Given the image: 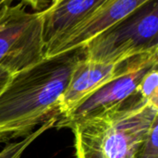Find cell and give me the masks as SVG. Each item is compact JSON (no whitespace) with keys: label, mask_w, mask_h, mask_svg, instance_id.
I'll return each instance as SVG.
<instances>
[{"label":"cell","mask_w":158,"mask_h":158,"mask_svg":"<svg viewBox=\"0 0 158 158\" xmlns=\"http://www.w3.org/2000/svg\"><path fill=\"white\" fill-rule=\"evenodd\" d=\"M12 75L13 74H11L8 71L0 68V94L3 91V89L6 87V85L7 84V82L10 80Z\"/></svg>","instance_id":"11"},{"label":"cell","mask_w":158,"mask_h":158,"mask_svg":"<svg viewBox=\"0 0 158 158\" xmlns=\"http://www.w3.org/2000/svg\"><path fill=\"white\" fill-rule=\"evenodd\" d=\"M45 41L42 11H27L23 3L0 14V68L15 74L43 60Z\"/></svg>","instance_id":"5"},{"label":"cell","mask_w":158,"mask_h":158,"mask_svg":"<svg viewBox=\"0 0 158 158\" xmlns=\"http://www.w3.org/2000/svg\"><path fill=\"white\" fill-rule=\"evenodd\" d=\"M29 4L36 11H44L51 5L52 0H22Z\"/></svg>","instance_id":"10"},{"label":"cell","mask_w":158,"mask_h":158,"mask_svg":"<svg viewBox=\"0 0 158 158\" xmlns=\"http://www.w3.org/2000/svg\"><path fill=\"white\" fill-rule=\"evenodd\" d=\"M149 0H107L86 19L44 51L50 57L85 45L92 38L126 18Z\"/></svg>","instance_id":"6"},{"label":"cell","mask_w":158,"mask_h":158,"mask_svg":"<svg viewBox=\"0 0 158 158\" xmlns=\"http://www.w3.org/2000/svg\"><path fill=\"white\" fill-rule=\"evenodd\" d=\"M84 56L82 46L13 74L0 94V137L28 133L56 110L75 65Z\"/></svg>","instance_id":"1"},{"label":"cell","mask_w":158,"mask_h":158,"mask_svg":"<svg viewBox=\"0 0 158 158\" xmlns=\"http://www.w3.org/2000/svg\"><path fill=\"white\" fill-rule=\"evenodd\" d=\"M158 66V51L132 56L129 65L118 75L100 86L69 115L56 121L58 127L69 128L85 119L111 111L139 108L151 101L141 90L143 76Z\"/></svg>","instance_id":"4"},{"label":"cell","mask_w":158,"mask_h":158,"mask_svg":"<svg viewBox=\"0 0 158 158\" xmlns=\"http://www.w3.org/2000/svg\"><path fill=\"white\" fill-rule=\"evenodd\" d=\"M106 1L61 0L56 6L42 11L45 49L55 44Z\"/></svg>","instance_id":"8"},{"label":"cell","mask_w":158,"mask_h":158,"mask_svg":"<svg viewBox=\"0 0 158 158\" xmlns=\"http://www.w3.org/2000/svg\"><path fill=\"white\" fill-rule=\"evenodd\" d=\"M13 0H0V14L3 12V10L9 5H11Z\"/></svg>","instance_id":"12"},{"label":"cell","mask_w":158,"mask_h":158,"mask_svg":"<svg viewBox=\"0 0 158 158\" xmlns=\"http://www.w3.org/2000/svg\"><path fill=\"white\" fill-rule=\"evenodd\" d=\"M70 129L77 158H158V101L106 112Z\"/></svg>","instance_id":"2"},{"label":"cell","mask_w":158,"mask_h":158,"mask_svg":"<svg viewBox=\"0 0 158 158\" xmlns=\"http://www.w3.org/2000/svg\"><path fill=\"white\" fill-rule=\"evenodd\" d=\"M60 1H61V0H52L50 6H56V4H58Z\"/></svg>","instance_id":"13"},{"label":"cell","mask_w":158,"mask_h":158,"mask_svg":"<svg viewBox=\"0 0 158 158\" xmlns=\"http://www.w3.org/2000/svg\"><path fill=\"white\" fill-rule=\"evenodd\" d=\"M131 57L114 64L95 62L85 56L81 58L75 65L68 86L57 103L58 114L62 118L69 115L87 96L120 73L129 65Z\"/></svg>","instance_id":"7"},{"label":"cell","mask_w":158,"mask_h":158,"mask_svg":"<svg viewBox=\"0 0 158 158\" xmlns=\"http://www.w3.org/2000/svg\"><path fill=\"white\" fill-rule=\"evenodd\" d=\"M85 57L114 64L158 51V0H149L83 46Z\"/></svg>","instance_id":"3"},{"label":"cell","mask_w":158,"mask_h":158,"mask_svg":"<svg viewBox=\"0 0 158 158\" xmlns=\"http://www.w3.org/2000/svg\"><path fill=\"white\" fill-rule=\"evenodd\" d=\"M57 121V117L53 115L47 120H45L39 129L33 131L32 132L26 135L22 140L10 143L6 145L4 149L0 151V158H20L24 151L45 131L52 128Z\"/></svg>","instance_id":"9"}]
</instances>
